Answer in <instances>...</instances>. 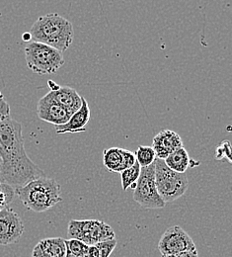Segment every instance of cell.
<instances>
[{
	"label": "cell",
	"mask_w": 232,
	"mask_h": 257,
	"mask_svg": "<svg viewBox=\"0 0 232 257\" xmlns=\"http://www.w3.org/2000/svg\"><path fill=\"white\" fill-rule=\"evenodd\" d=\"M30 34L33 42L41 43L66 52L73 41V25L58 13L41 16L32 26Z\"/></svg>",
	"instance_id": "obj_2"
},
{
	"label": "cell",
	"mask_w": 232,
	"mask_h": 257,
	"mask_svg": "<svg viewBox=\"0 0 232 257\" xmlns=\"http://www.w3.org/2000/svg\"><path fill=\"white\" fill-rule=\"evenodd\" d=\"M37 115L45 122L57 126L65 125L71 117L67 110L57 103L50 93L42 97L37 105Z\"/></svg>",
	"instance_id": "obj_10"
},
{
	"label": "cell",
	"mask_w": 232,
	"mask_h": 257,
	"mask_svg": "<svg viewBox=\"0 0 232 257\" xmlns=\"http://www.w3.org/2000/svg\"><path fill=\"white\" fill-rule=\"evenodd\" d=\"M136 162L141 168L147 167L154 163L156 160L155 153L151 147L146 146H139L134 154Z\"/></svg>",
	"instance_id": "obj_17"
},
{
	"label": "cell",
	"mask_w": 232,
	"mask_h": 257,
	"mask_svg": "<svg viewBox=\"0 0 232 257\" xmlns=\"http://www.w3.org/2000/svg\"><path fill=\"white\" fill-rule=\"evenodd\" d=\"M166 165L177 173H185L190 167L191 160L186 149L180 148L164 160Z\"/></svg>",
	"instance_id": "obj_16"
},
{
	"label": "cell",
	"mask_w": 232,
	"mask_h": 257,
	"mask_svg": "<svg viewBox=\"0 0 232 257\" xmlns=\"http://www.w3.org/2000/svg\"><path fill=\"white\" fill-rule=\"evenodd\" d=\"M25 226L20 216L10 207L0 211V245L16 243L24 233Z\"/></svg>",
	"instance_id": "obj_9"
},
{
	"label": "cell",
	"mask_w": 232,
	"mask_h": 257,
	"mask_svg": "<svg viewBox=\"0 0 232 257\" xmlns=\"http://www.w3.org/2000/svg\"><path fill=\"white\" fill-rule=\"evenodd\" d=\"M86 257H99L98 248L96 247V245H89L88 246Z\"/></svg>",
	"instance_id": "obj_25"
},
{
	"label": "cell",
	"mask_w": 232,
	"mask_h": 257,
	"mask_svg": "<svg viewBox=\"0 0 232 257\" xmlns=\"http://www.w3.org/2000/svg\"><path fill=\"white\" fill-rule=\"evenodd\" d=\"M49 93L57 103L64 107L71 115L77 112L81 107L82 97L71 87L60 86L57 90L50 91Z\"/></svg>",
	"instance_id": "obj_14"
},
{
	"label": "cell",
	"mask_w": 232,
	"mask_h": 257,
	"mask_svg": "<svg viewBox=\"0 0 232 257\" xmlns=\"http://www.w3.org/2000/svg\"><path fill=\"white\" fill-rule=\"evenodd\" d=\"M0 160L3 183L14 189L45 176L26 153L22 125L11 117L0 123Z\"/></svg>",
	"instance_id": "obj_1"
},
{
	"label": "cell",
	"mask_w": 232,
	"mask_h": 257,
	"mask_svg": "<svg viewBox=\"0 0 232 257\" xmlns=\"http://www.w3.org/2000/svg\"><path fill=\"white\" fill-rule=\"evenodd\" d=\"M48 84H49V86H50L51 91H55V90H57V89L60 87V85H58L56 82H54V81H52V80L48 81Z\"/></svg>",
	"instance_id": "obj_26"
},
{
	"label": "cell",
	"mask_w": 232,
	"mask_h": 257,
	"mask_svg": "<svg viewBox=\"0 0 232 257\" xmlns=\"http://www.w3.org/2000/svg\"><path fill=\"white\" fill-rule=\"evenodd\" d=\"M162 257H199L198 251H187V252H181L177 254H171V255H162Z\"/></svg>",
	"instance_id": "obj_24"
},
{
	"label": "cell",
	"mask_w": 232,
	"mask_h": 257,
	"mask_svg": "<svg viewBox=\"0 0 232 257\" xmlns=\"http://www.w3.org/2000/svg\"><path fill=\"white\" fill-rule=\"evenodd\" d=\"M133 200L144 209H162L165 207V202L156 188L154 163L141 168L133 191Z\"/></svg>",
	"instance_id": "obj_7"
},
{
	"label": "cell",
	"mask_w": 232,
	"mask_h": 257,
	"mask_svg": "<svg viewBox=\"0 0 232 257\" xmlns=\"http://www.w3.org/2000/svg\"><path fill=\"white\" fill-rule=\"evenodd\" d=\"M158 250L162 255H171L187 251H196V244L189 233L179 225L168 227L162 234Z\"/></svg>",
	"instance_id": "obj_8"
},
{
	"label": "cell",
	"mask_w": 232,
	"mask_h": 257,
	"mask_svg": "<svg viewBox=\"0 0 232 257\" xmlns=\"http://www.w3.org/2000/svg\"><path fill=\"white\" fill-rule=\"evenodd\" d=\"M15 197V189L3 182H0V208L9 207Z\"/></svg>",
	"instance_id": "obj_20"
},
{
	"label": "cell",
	"mask_w": 232,
	"mask_h": 257,
	"mask_svg": "<svg viewBox=\"0 0 232 257\" xmlns=\"http://www.w3.org/2000/svg\"><path fill=\"white\" fill-rule=\"evenodd\" d=\"M135 162L134 154L125 149L110 148L103 152L104 166L110 172L121 173L132 167Z\"/></svg>",
	"instance_id": "obj_11"
},
{
	"label": "cell",
	"mask_w": 232,
	"mask_h": 257,
	"mask_svg": "<svg viewBox=\"0 0 232 257\" xmlns=\"http://www.w3.org/2000/svg\"><path fill=\"white\" fill-rule=\"evenodd\" d=\"M216 161H226L231 163V145L229 141H223L220 146H218L215 150V156Z\"/></svg>",
	"instance_id": "obj_21"
},
{
	"label": "cell",
	"mask_w": 232,
	"mask_h": 257,
	"mask_svg": "<svg viewBox=\"0 0 232 257\" xmlns=\"http://www.w3.org/2000/svg\"><path fill=\"white\" fill-rule=\"evenodd\" d=\"M27 66L37 74H54L66 63L63 53L47 45L31 42L25 47Z\"/></svg>",
	"instance_id": "obj_4"
},
{
	"label": "cell",
	"mask_w": 232,
	"mask_h": 257,
	"mask_svg": "<svg viewBox=\"0 0 232 257\" xmlns=\"http://www.w3.org/2000/svg\"><path fill=\"white\" fill-rule=\"evenodd\" d=\"M67 235L88 246L115 239L116 236L110 225L98 220H71L67 225Z\"/></svg>",
	"instance_id": "obj_6"
},
{
	"label": "cell",
	"mask_w": 232,
	"mask_h": 257,
	"mask_svg": "<svg viewBox=\"0 0 232 257\" xmlns=\"http://www.w3.org/2000/svg\"><path fill=\"white\" fill-rule=\"evenodd\" d=\"M22 38H23V41H25V42H29L30 40H32V37H31V34L30 33H25V34H23V36H22Z\"/></svg>",
	"instance_id": "obj_27"
},
{
	"label": "cell",
	"mask_w": 232,
	"mask_h": 257,
	"mask_svg": "<svg viewBox=\"0 0 232 257\" xmlns=\"http://www.w3.org/2000/svg\"><path fill=\"white\" fill-rule=\"evenodd\" d=\"M180 148H183L182 139L173 131L163 130L153 138L152 149L158 160L164 161L167 157Z\"/></svg>",
	"instance_id": "obj_12"
},
{
	"label": "cell",
	"mask_w": 232,
	"mask_h": 257,
	"mask_svg": "<svg viewBox=\"0 0 232 257\" xmlns=\"http://www.w3.org/2000/svg\"><path fill=\"white\" fill-rule=\"evenodd\" d=\"M90 120V109L84 97H82V104L80 109L71 115L67 124L57 126L56 132L59 135L64 134H78L86 132L85 126Z\"/></svg>",
	"instance_id": "obj_13"
},
{
	"label": "cell",
	"mask_w": 232,
	"mask_h": 257,
	"mask_svg": "<svg viewBox=\"0 0 232 257\" xmlns=\"http://www.w3.org/2000/svg\"><path fill=\"white\" fill-rule=\"evenodd\" d=\"M0 182H3V179H2V174H1V160H0Z\"/></svg>",
	"instance_id": "obj_28"
},
{
	"label": "cell",
	"mask_w": 232,
	"mask_h": 257,
	"mask_svg": "<svg viewBox=\"0 0 232 257\" xmlns=\"http://www.w3.org/2000/svg\"><path fill=\"white\" fill-rule=\"evenodd\" d=\"M62 188L54 178L42 176L16 188L15 195L19 197L23 205L35 213L46 212L63 201Z\"/></svg>",
	"instance_id": "obj_3"
},
{
	"label": "cell",
	"mask_w": 232,
	"mask_h": 257,
	"mask_svg": "<svg viewBox=\"0 0 232 257\" xmlns=\"http://www.w3.org/2000/svg\"><path fill=\"white\" fill-rule=\"evenodd\" d=\"M141 167L138 165L137 162H135L132 167L124 170L121 172V179H122V187L124 191H127L130 186L135 183L139 177Z\"/></svg>",
	"instance_id": "obj_18"
},
{
	"label": "cell",
	"mask_w": 232,
	"mask_h": 257,
	"mask_svg": "<svg viewBox=\"0 0 232 257\" xmlns=\"http://www.w3.org/2000/svg\"><path fill=\"white\" fill-rule=\"evenodd\" d=\"M10 106L8 102L3 98L0 92V123L10 118Z\"/></svg>",
	"instance_id": "obj_23"
},
{
	"label": "cell",
	"mask_w": 232,
	"mask_h": 257,
	"mask_svg": "<svg viewBox=\"0 0 232 257\" xmlns=\"http://www.w3.org/2000/svg\"><path fill=\"white\" fill-rule=\"evenodd\" d=\"M154 165L156 188L165 204L181 198L189 187L187 175L171 170L162 160L156 159Z\"/></svg>",
	"instance_id": "obj_5"
},
{
	"label": "cell",
	"mask_w": 232,
	"mask_h": 257,
	"mask_svg": "<svg viewBox=\"0 0 232 257\" xmlns=\"http://www.w3.org/2000/svg\"><path fill=\"white\" fill-rule=\"evenodd\" d=\"M94 245H96V247L98 248L99 257H110L113 250L116 248L117 240L115 238V239H111V240H107V241H102V242H99Z\"/></svg>",
	"instance_id": "obj_22"
},
{
	"label": "cell",
	"mask_w": 232,
	"mask_h": 257,
	"mask_svg": "<svg viewBox=\"0 0 232 257\" xmlns=\"http://www.w3.org/2000/svg\"><path fill=\"white\" fill-rule=\"evenodd\" d=\"M67 248L62 237L42 239L34 247L31 257H66Z\"/></svg>",
	"instance_id": "obj_15"
},
{
	"label": "cell",
	"mask_w": 232,
	"mask_h": 257,
	"mask_svg": "<svg viewBox=\"0 0 232 257\" xmlns=\"http://www.w3.org/2000/svg\"><path fill=\"white\" fill-rule=\"evenodd\" d=\"M65 244L67 253H70L74 256L86 257L88 245H86L82 241L73 238H68L65 240Z\"/></svg>",
	"instance_id": "obj_19"
}]
</instances>
